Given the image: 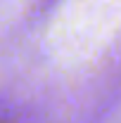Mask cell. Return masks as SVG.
Masks as SVG:
<instances>
[]
</instances>
